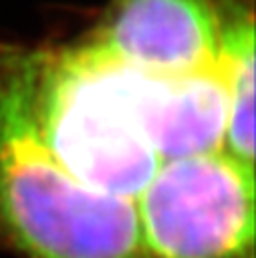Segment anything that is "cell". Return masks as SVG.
Returning <instances> with one entry per match:
<instances>
[{
  "label": "cell",
  "instance_id": "1",
  "mask_svg": "<svg viewBox=\"0 0 256 258\" xmlns=\"http://www.w3.org/2000/svg\"><path fill=\"white\" fill-rule=\"evenodd\" d=\"M0 236L28 258H145L135 202L77 181L38 139L10 46H0Z\"/></svg>",
  "mask_w": 256,
  "mask_h": 258
},
{
  "label": "cell",
  "instance_id": "5",
  "mask_svg": "<svg viewBox=\"0 0 256 258\" xmlns=\"http://www.w3.org/2000/svg\"><path fill=\"white\" fill-rule=\"evenodd\" d=\"M222 0H111L87 36L153 75H189L220 60Z\"/></svg>",
  "mask_w": 256,
  "mask_h": 258
},
{
  "label": "cell",
  "instance_id": "4",
  "mask_svg": "<svg viewBox=\"0 0 256 258\" xmlns=\"http://www.w3.org/2000/svg\"><path fill=\"white\" fill-rule=\"evenodd\" d=\"M113 89L151 149L163 159L224 149L230 91V44L222 36L220 60L189 75L139 71L85 38L77 44Z\"/></svg>",
  "mask_w": 256,
  "mask_h": 258
},
{
  "label": "cell",
  "instance_id": "2",
  "mask_svg": "<svg viewBox=\"0 0 256 258\" xmlns=\"http://www.w3.org/2000/svg\"><path fill=\"white\" fill-rule=\"evenodd\" d=\"M24 101L48 153L77 181L135 200L163 159L79 46L18 48Z\"/></svg>",
  "mask_w": 256,
  "mask_h": 258
},
{
  "label": "cell",
  "instance_id": "3",
  "mask_svg": "<svg viewBox=\"0 0 256 258\" xmlns=\"http://www.w3.org/2000/svg\"><path fill=\"white\" fill-rule=\"evenodd\" d=\"M133 202L145 258H254V169L224 149L163 161Z\"/></svg>",
  "mask_w": 256,
  "mask_h": 258
},
{
  "label": "cell",
  "instance_id": "6",
  "mask_svg": "<svg viewBox=\"0 0 256 258\" xmlns=\"http://www.w3.org/2000/svg\"><path fill=\"white\" fill-rule=\"evenodd\" d=\"M222 34L232 54L224 151L254 169V18L234 0H222Z\"/></svg>",
  "mask_w": 256,
  "mask_h": 258
}]
</instances>
